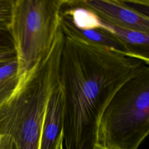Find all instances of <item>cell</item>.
<instances>
[{
  "instance_id": "cell-1",
  "label": "cell",
  "mask_w": 149,
  "mask_h": 149,
  "mask_svg": "<svg viewBox=\"0 0 149 149\" xmlns=\"http://www.w3.org/2000/svg\"><path fill=\"white\" fill-rule=\"evenodd\" d=\"M63 33L59 68L63 143L65 149H93L107 106L119 89L149 64L138 57Z\"/></svg>"
},
{
  "instance_id": "cell-2",
  "label": "cell",
  "mask_w": 149,
  "mask_h": 149,
  "mask_svg": "<svg viewBox=\"0 0 149 149\" xmlns=\"http://www.w3.org/2000/svg\"><path fill=\"white\" fill-rule=\"evenodd\" d=\"M63 38L59 29L49 54L20 76L12 95L0 105V135L11 137L17 149H40L48 102L59 85Z\"/></svg>"
},
{
  "instance_id": "cell-3",
  "label": "cell",
  "mask_w": 149,
  "mask_h": 149,
  "mask_svg": "<svg viewBox=\"0 0 149 149\" xmlns=\"http://www.w3.org/2000/svg\"><path fill=\"white\" fill-rule=\"evenodd\" d=\"M149 133V68L116 93L100 119L97 143L113 149H138Z\"/></svg>"
},
{
  "instance_id": "cell-4",
  "label": "cell",
  "mask_w": 149,
  "mask_h": 149,
  "mask_svg": "<svg viewBox=\"0 0 149 149\" xmlns=\"http://www.w3.org/2000/svg\"><path fill=\"white\" fill-rule=\"evenodd\" d=\"M64 0H13L9 32L19 77L50 52L60 29Z\"/></svg>"
},
{
  "instance_id": "cell-5",
  "label": "cell",
  "mask_w": 149,
  "mask_h": 149,
  "mask_svg": "<svg viewBox=\"0 0 149 149\" xmlns=\"http://www.w3.org/2000/svg\"><path fill=\"white\" fill-rule=\"evenodd\" d=\"M77 5L93 12L109 24L149 33L148 15L136 10L125 0L74 1Z\"/></svg>"
},
{
  "instance_id": "cell-6",
  "label": "cell",
  "mask_w": 149,
  "mask_h": 149,
  "mask_svg": "<svg viewBox=\"0 0 149 149\" xmlns=\"http://www.w3.org/2000/svg\"><path fill=\"white\" fill-rule=\"evenodd\" d=\"M62 136V94L60 85L48 102L40 140V149H57Z\"/></svg>"
},
{
  "instance_id": "cell-7",
  "label": "cell",
  "mask_w": 149,
  "mask_h": 149,
  "mask_svg": "<svg viewBox=\"0 0 149 149\" xmlns=\"http://www.w3.org/2000/svg\"><path fill=\"white\" fill-rule=\"evenodd\" d=\"M60 27L63 33H68L80 37L87 40L113 49L126 55L138 57L145 61L122 41L101 29H97L86 30H79L76 28L70 20L62 14ZM146 62L148 63L147 62Z\"/></svg>"
},
{
  "instance_id": "cell-8",
  "label": "cell",
  "mask_w": 149,
  "mask_h": 149,
  "mask_svg": "<svg viewBox=\"0 0 149 149\" xmlns=\"http://www.w3.org/2000/svg\"><path fill=\"white\" fill-rule=\"evenodd\" d=\"M99 29L105 31L122 41L136 54L149 63V33L118 27L101 20Z\"/></svg>"
},
{
  "instance_id": "cell-9",
  "label": "cell",
  "mask_w": 149,
  "mask_h": 149,
  "mask_svg": "<svg viewBox=\"0 0 149 149\" xmlns=\"http://www.w3.org/2000/svg\"><path fill=\"white\" fill-rule=\"evenodd\" d=\"M62 14L66 16L77 29L81 30L100 29L101 20L88 9L75 4L74 1H65Z\"/></svg>"
},
{
  "instance_id": "cell-10",
  "label": "cell",
  "mask_w": 149,
  "mask_h": 149,
  "mask_svg": "<svg viewBox=\"0 0 149 149\" xmlns=\"http://www.w3.org/2000/svg\"><path fill=\"white\" fill-rule=\"evenodd\" d=\"M19 77L16 59L0 65V105L12 95L18 84Z\"/></svg>"
},
{
  "instance_id": "cell-11",
  "label": "cell",
  "mask_w": 149,
  "mask_h": 149,
  "mask_svg": "<svg viewBox=\"0 0 149 149\" xmlns=\"http://www.w3.org/2000/svg\"><path fill=\"white\" fill-rule=\"evenodd\" d=\"M13 0H0V31H9Z\"/></svg>"
},
{
  "instance_id": "cell-12",
  "label": "cell",
  "mask_w": 149,
  "mask_h": 149,
  "mask_svg": "<svg viewBox=\"0 0 149 149\" xmlns=\"http://www.w3.org/2000/svg\"><path fill=\"white\" fill-rule=\"evenodd\" d=\"M13 51L14 45L9 32L0 31V53Z\"/></svg>"
},
{
  "instance_id": "cell-13",
  "label": "cell",
  "mask_w": 149,
  "mask_h": 149,
  "mask_svg": "<svg viewBox=\"0 0 149 149\" xmlns=\"http://www.w3.org/2000/svg\"><path fill=\"white\" fill-rule=\"evenodd\" d=\"M0 149H17V148L11 137L0 135Z\"/></svg>"
},
{
  "instance_id": "cell-14",
  "label": "cell",
  "mask_w": 149,
  "mask_h": 149,
  "mask_svg": "<svg viewBox=\"0 0 149 149\" xmlns=\"http://www.w3.org/2000/svg\"><path fill=\"white\" fill-rule=\"evenodd\" d=\"M15 59L16 58L15 51L0 53V63L8 62Z\"/></svg>"
},
{
  "instance_id": "cell-15",
  "label": "cell",
  "mask_w": 149,
  "mask_h": 149,
  "mask_svg": "<svg viewBox=\"0 0 149 149\" xmlns=\"http://www.w3.org/2000/svg\"><path fill=\"white\" fill-rule=\"evenodd\" d=\"M93 149H113V148H108V147H104L98 143H96L94 145L93 147Z\"/></svg>"
},
{
  "instance_id": "cell-16",
  "label": "cell",
  "mask_w": 149,
  "mask_h": 149,
  "mask_svg": "<svg viewBox=\"0 0 149 149\" xmlns=\"http://www.w3.org/2000/svg\"><path fill=\"white\" fill-rule=\"evenodd\" d=\"M63 139H62V140L60 141V142H59V144H58V147L57 149H64V148H63Z\"/></svg>"
},
{
  "instance_id": "cell-17",
  "label": "cell",
  "mask_w": 149,
  "mask_h": 149,
  "mask_svg": "<svg viewBox=\"0 0 149 149\" xmlns=\"http://www.w3.org/2000/svg\"><path fill=\"white\" fill-rule=\"evenodd\" d=\"M3 63H4V62H3ZM2 63H0V65H1Z\"/></svg>"
}]
</instances>
